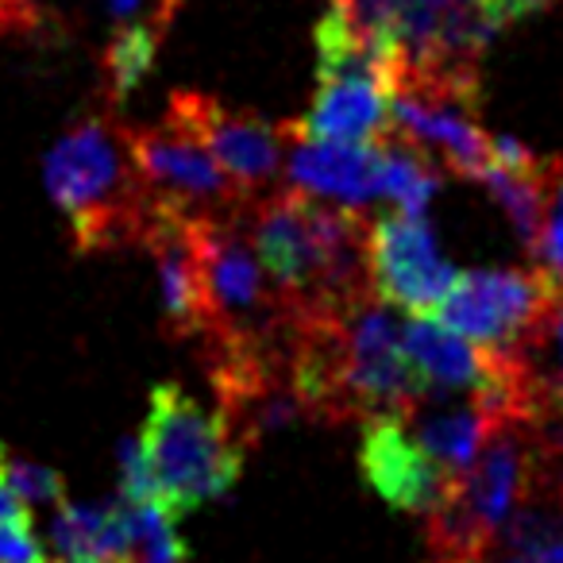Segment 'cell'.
<instances>
[{
	"label": "cell",
	"mask_w": 563,
	"mask_h": 563,
	"mask_svg": "<svg viewBox=\"0 0 563 563\" xmlns=\"http://www.w3.org/2000/svg\"><path fill=\"white\" fill-rule=\"evenodd\" d=\"M290 383L306 421L321 424L401 413L424 394L401 352V317L375 294L340 313L298 317Z\"/></svg>",
	"instance_id": "cell-1"
},
{
	"label": "cell",
	"mask_w": 563,
	"mask_h": 563,
	"mask_svg": "<svg viewBox=\"0 0 563 563\" xmlns=\"http://www.w3.org/2000/svg\"><path fill=\"white\" fill-rule=\"evenodd\" d=\"M240 224L294 317H329L375 294L367 274V212L286 186L282 194L251 197Z\"/></svg>",
	"instance_id": "cell-2"
},
{
	"label": "cell",
	"mask_w": 563,
	"mask_h": 563,
	"mask_svg": "<svg viewBox=\"0 0 563 563\" xmlns=\"http://www.w3.org/2000/svg\"><path fill=\"white\" fill-rule=\"evenodd\" d=\"M43 181L78 255L143 247L158 201L135 174L117 120L81 117L58 135L43 163Z\"/></svg>",
	"instance_id": "cell-3"
},
{
	"label": "cell",
	"mask_w": 563,
	"mask_h": 563,
	"mask_svg": "<svg viewBox=\"0 0 563 563\" xmlns=\"http://www.w3.org/2000/svg\"><path fill=\"white\" fill-rule=\"evenodd\" d=\"M197 286H201L205 336L201 355L217 352H290V301L266 278L251 251L240 217H194L181 212Z\"/></svg>",
	"instance_id": "cell-4"
},
{
	"label": "cell",
	"mask_w": 563,
	"mask_h": 563,
	"mask_svg": "<svg viewBox=\"0 0 563 563\" xmlns=\"http://www.w3.org/2000/svg\"><path fill=\"white\" fill-rule=\"evenodd\" d=\"M140 448L155 475L158 501L174 521L224 498L247 463L220 409H205L178 383L151 386Z\"/></svg>",
	"instance_id": "cell-5"
},
{
	"label": "cell",
	"mask_w": 563,
	"mask_h": 563,
	"mask_svg": "<svg viewBox=\"0 0 563 563\" xmlns=\"http://www.w3.org/2000/svg\"><path fill=\"white\" fill-rule=\"evenodd\" d=\"M532 483V448L525 417H509L486 437L478 455L448 483L424 514L429 563H463L501 529Z\"/></svg>",
	"instance_id": "cell-6"
},
{
	"label": "cell",
	"mask_w": 563,
	"mask_h": 563,
	"mask_svg": "<svg viewBox=\"0 0 563 563\" xmlns=\"http://www.w3.org/2000/svg\"><path fill=\"white\" fill-rule=\"evenodd\" d=\"M386 104L394 132L429 151L448 174L478 181V174L490 166L494 135L478 124V74H421L390 66Z\"/></svg>",
	"instance_id": "cell-7"
},
{
	"label": "cell",
	"mask_w": 563,
	"mask_h": 563,
	"mask_svg": "<svg viewBox=\"0 0 563 563\" xmlns=\"http://www.w3.org/2000/svg\"><path fill=\"white\" fill-rule=\"evenodd\" d=\"M548 0H401L386 43V70L478 74L486 47Z\"/></svg>",
	"instance_id": "cell-8"
},
{
	"label": "cell",
	"mask_w": 563,
	"mask_h": 563,
	"mask_svg": "<svg viewBox=\"0 0 563 563\" xmlns=\"http://www.w3.org/2000/svg\"><path fill=\"white\" fill-rule=\"evenodd\" d=\"M552 286L537 266H478L455 271L437 313L452 332L490 355H514L548 309Z\"/></svg>",
	"instance_id": "cell-9"
},
{
	"label": "cell",
	"mask_w": 563,
	"mask_h": 563,
	"mask_svg": "<svg viewBox=\"0 0 563 563\" xmlns=\"http://www.w3.org/2000/svg\"><path fill=\"white\" fill-rule=\"evenodd\" d=\"M120 140L128 147L135 174L155 201L194 217H240L251 197L224 174V166L174 120L163 124L128 128L120 124Z\"/></svg>",
	"instance_id": "cell-10"
},
{
	"label": "cell",
	"mask_w": 563,
	"mask_h": 563,
	"mask_svg": "<svg viewBox=\"0 0 563 563\" xmlns=\"http://www.w3.org/2000/svg\"><path fill=\"white\" fill-rule=\"evenodd\" d=\"M166 120L186 128L247 197L266 194L282 174V151H286L282 128L266 124L255 112L228 109L201 89H174L166 101Z\"/></svg>",
	"instance_id": "cell-11"
},
{
	"label": "cell",
	"mask_w": 563,
	"mask_h": 563,
	"mask_svg": "<svg viewBox=\"0 0 563 563\" xmlns=\"http://www.w3.org/2000/svg\"><path fill=\"white\" fill-rule=\"evenodd\" d=\"M367 274L378 301L406 309L409 317H424L437 313L440 298L455 278V266L444 258L437 232L424 224V217L386 212L371 220Z\"/></svg>",
	"instance_id": "cell-12"
},
{
	"label": "cell",
	"mask_w": 563,
	"mask_h": 563,
	"mask_svg": "<svg viewBox=\"0 0 563 563\" xmlns=\"http://www.w3.org/2000/svg\"><path fill=\"white\" fill-rule=\"evenodd\" d=\"M360 424L363 483L390 509L424 517L440 501L452 478L424 452L401 413H371Z\"/></svg>",
	"instance_id": "cell-13"
},
{
	"label": "cell",
	"mask_w": 563,
	"mask_h": 563,
	"mask_svg": "<svg viewBox=\"0 0 563 563\" xmlns=\"http://www.w3.org/2000/svg\"><path fill=\"white\" fill-rule=\"evenodd\" d=\"M282 135L332 143H375L390 132L383 66H352L317 78V97L306 117L282 120Z\"/></svg>",
	"instance_id": "cell-14"
},
{
	"label": "cell",
	"mask_w": 563,
	"mask_h": 563,
	"mask_svg": "<svg viewBox=\"0 0 563 563\" xmlns=\"http://www.w3.org/2000/svg\"><path fill=\"white\" fill-rule=\"evenodd\" d=\"M286 140V181L290 189L309 197H321L329 205L367 212L383 201V163L375 143H332V140Z\"/></svg>",
	"instance_id": "cell-15"
},
{
	"label": "cell",
	"mask_w": 563,
	"mask_h": 563,
	"mask_svg": "<svg viewBox=\"0 0 563 563\" xmlns=\"http://www.w3.org/2000/svg\"><path fill=\"white\" fill-rule=\"evenodd\" d=\"M401 352L424 394H478L506 378L501 355L475 347L444 321H429V313L401 321Z\"/></svg>",
	"instance_id": "cell-16"
},
{
	"label": "cell",
	"mask_w": 563,
	"mask_h": 563,
	"mask_svg": "<svg viewBox=\"0 0 563 563\" xmlns=\"http://www.w3.org/2000/svg\"><path fill=\"white\" fill-rule=\"evenodd\" d=\"M143 251L155 258L158 298H163V324H166V332H170V340L201 344V336H205L201 286H197L194 251H189L178 209L158 201L147 235H143Z\"/></svg>",
	"instance_id": "cell-17"
},
{
	"label": "cell",
	"mask_w": 563,
	"mask_h": 563,
	"mask_svg": "<svg viewBox=\"0 0 563 563\" xmlns=\"http://www.w3.org/2000/svg\"><path fill=\"white\" fill-rule=\"evenodd\" d=\"M463 563H563V483L532 475L501 529Z\"/></svg>",
	"instance_id": "cell-18"
},
{
	"label": "cell",
	"mask_w": 563,
	"mask_h": 563,
	"mask_svg": "<svg viewBox=\"0 0 563 563\" xmlns=\"http://www.w3.org/2000/svg\"><path fill=\"white\" fill-rule=\"evenodd\" d=\"M51 544L63 555H86L104 563H132V514L128 501L74 506L63 501L51 517Z\"/></svg>",
	"instance_id": "cell-19"
},
{
	"label": "cell",
	"mask_w": 563,
	"mask_h": 563,
	"mask_svg": "<svg viewBox=\"0 0 563 563\" xmlns=\"http://www.w3.org/2000/svg\"><path fill=\"white\" fill-rule=\"evenodd\" d=\"M501 360L514 363L529 406L532 401H563V286L552 294L525 344Z\"/></svg>",
	"instance_id": "cell-20"
},
{
	"label": "cell",
	"mask_w": 563,
	"mask_h": 563,
	"mask_svg": "<svg viewBox=\"0 0 563 563\" xmlns=\"http://www.w3.org/2000/svg\"><path fill=\"white\" fill-rule=\"evenodd\" d=\"M378 163H383V201L390 205L394 212L421 217L432 197L440 194L437 158L390 128V132L378 140Z\"/></svg>",
	"instance_id": "cell-21"
},
{
	"label": "cell",
	"mask_w": 563,
	"mask_h": 563,
	"mask_svg": "<svg viewBox=\"0 0 563 563\" xmlns=\"http://www.w3.org/2000/svg\"><path fill=\"white\" fill-rule=\"evenodd\" d=\"M158 47H163V35L147 24V20H132V24H120L112 32L109 47L101 58V74H104V97L109 104H124L135 89L143 86L151 70H155Z\"/></svg>",
	"instance_id": "cell-22"
},
{
	"label": "cell",
	"mask_w": 563,
	"mask_h": 563,
	"mask_svg": "<svg viewBox=\"0 0 563 563\" xmlns=\"http://www.w3.org/2000/svg\"><path fill=\"white\" fill-rule=\"evenodd\" d=\"M478 186L509 217L517 240L532 251L540 232V217H544V158L532 170H509V166H498L490 158V166L478 174Z\"/></svg>",
	"instance_id": "cell-23"
},
{
	"label": "cell",
	"mask_w": 563,
	"mask_h": 563,
	"mask_svg": "<svg viewBox=\"0 0 563 563\" xmlns=\"http://www.w3.org/2000/svg\"><path fill=\"white\" fill-rule=\"evenodd\" d=\"M132 514V563H186L189 548L181 532L174 529V517L163 509V501H143L128 506Z\"/></svg>",
	"instance_id": "cell-24"
},
{
	"label": "cell",
	"mask_w": 563,
	"mask_h": 563,
	"mask_svg": "<svg viewBox=\"0 0 563 563\" xmlns=\"http://www.w3.org/2000/svg\"><path fill=\"white\" fill-rule=\"evenodd\" d=\"M529 255L552 286H563V155L544 158V217Z\"/></svg>",
	"instance_id": "cell-25"
},
{
	"label": "cell",
	"mask_w": 563,
	"mask_h": 563,
	"mask_svg": "<svg viewBox=\"0 0 563 563\" xmlns=\"http://www.w3.org/2000/svg\"><path fill=\"white\" fill-rule=\"evenodd\" d=\"M525 432L532 448V475L563 483V401H532L525 409Z\"/></svg>",
	"instance_id": "cell-26"
},
{
	"label": "cell",
	"mask_w": 563,
	"mask_h": 563,
	"mask_svg": "<svg viewBox=\"0 0 563 563\" xmlns=\"http://www.w3.org/2000/svg\"><path fill=\"white\" fill-rule=\"evenodd\" d=\"M4 475H9V486L27 501L32 509L47 506V509H58L66 498V478L58 475L55 467L40 460H27V455H16L12 448H4Z\"/></svg>",
	"instance_id": "cell-27"
},
{
	"label": "cell",
	"mask_w": 563,
	"mask_h": 563,
	"mask_svg": "<svg viewBox=\"0 0 563 563\" xmlns=\"http://www.w3.org/2000/svg\"><path fill=\"white\" fill-rule=\"evenodd\" d=\"M120 498L128 506H143V501H158L155 475H151V463L140 448V437H128L120 444Z\"/></svg>",
	"instance_id": "cell-28"
},
{
	"label": "cell",
	"mask_w": 563,
	"mask_h": 563,
	"mask_svg": "<svg viewBox=\"0 0 563 563\" xmlns=\"http://www.w3.org/2000/svg\"><path fill=\"white\" fill-rule=\"evenodd\" d=\"M0 563H47V544L35 537V521L0 525Z\"/></svg>",
	"instance_id": "cell-29"
},
{
	"label": "cell",
	"mask_w": 563,
	"mask_h": 563,
	"mask_svg": "<svg viewBox=\"0 0 563 563\" xmlns=\"http://www.w3.org/2000/svg\"><path fill=\"white\" fill-rule=\"evenodd\" d=\"M43 27L40 0H0V40L9 35H35Z\"/></svg>",
	"instance_id": "cell-30"
},
{
	"label": "cell",
	"mask_w": 563,
	"mask_h": 563,
	"mask_svg": "<svg viewBox=\"0 0 563 563\" xmlns=\"http://www.w3.org/2000/svg\"><path fill=\"white\" fill-rule=\"evenodd\" d=\"M181 4H186V0H155V9H151V16H143V20H147V24L155 27V32L166 40V32H170V24H174V20H178Z\"/></svg>",
	"instance_id": "cell-31"
},
{
	"label": "cell",
	"mask_w": 563,
	"mask_h": 563,
	"mask_svg": "<svg viewBox=\"0 0 563 563\" xmlns=\"http://www.w3.org/2000/svg\"><path fill=\"white\" fill-rule=\"evenodd\" d=\"M104 9H109L112 24H132V20H140V9L143 0H104Z\"/></svg>",
	"instance_id": "cell-32"
},
{
	"label": "cell",
	"mask_w": 563,
	"mask_h": 563,
	"mask_svg": "<svg viewBox=\"0 0 563 563\" xmlns=\"http://www.w3.org/2000/svg\"><path fill=\"white\" fill-rule=\"evenodd\" d=\"M63 563H104V560H86V555H66Z\"/></svg>",
	"instance_id": "cell-33"
},
{
	"label": "cell",
	"mask_w": 563,
	"mask_h": 563,
	"mask_svg": "<svg viewBox=\"0 0 563 563\" xmlns=\"http://www.w3.org/2000/svg\"><path fill=\"white\" fill-rule=\"evenodd\" d=\"M548 4H552V0H548Z\"/></svg>",
	"instance_id": "cell-34"
}]
</instances>
